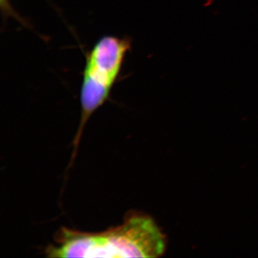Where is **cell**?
Returning a JSON list of instances; mask_svg holds the SVG:
<instances>
[{
	"label": "cell",
	"mask_w": 258,
	"mask_h": 258,
	"mask_svg": "<svg viewBox=\"0 0 258 258\" xmlns=\"http://www.w3.org/2000/svg\"><path fill=\"white\" fill-rule=\"evenodd\" d=\"M164 250L165 239L154 220L132 215L121 225L97 233L63 227L46 253L50 257L152 258Z\"/></svg>",
	"instance_id": "1"
},
{
	"label": "cell",
	"mask_w": 258,
	"mask_h": 258,
	"mask_svg": "<svg viewBox=\"0 0 258 258\" xmlns=\"http://www.w3.org/2000/svg\"><path fill=\"white\" fill-rule=\"evenodd\" d=\"M132 44L127 37L104 35L86 53L80 94L81 123L75 141L76 149L88 120L110 98Z\"/></svg>",
	"instance_id": "2"
}]
</instances>
